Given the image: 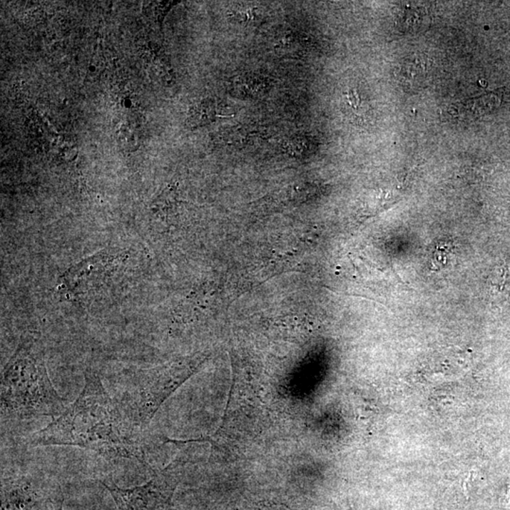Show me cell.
<instances>
[{
	"label": "cell",
	"mask_w": 510,
	"mask_h": 510,
	"mask_svg": "<svg viewBox=\"0 0 510 510\" xmlns=\"http://www.w3.org/2000/svg\"><path fill=\"white\" fill-rule=\"evenodd\" d=\"M142 428L121 402L111 397L97 372H86L83 392L48 427L34 433L35 446H76L106 459H136L148 466L142 447Z\"/></svg>",
	"instance_id": "cell-1"
},
{
	"label": "cell",
	"mask_w": 510,
	"mask_h": 510,
	"mask_svg": "<svg viewBox=\"0 0 510 510\" xmlns=\"http://www.w3.org/2000/svg\"><path fill=\"white\" fill-rule=\"evenodd\" d=\"M165 471L155 474L145 485L121 489L104 484L111 492L118 510H164L168 497Z\"/></svg>",
	"instance_id": "cell-3"
},
{
	"label": "cell",
	"mask_w": 510,
	"mask_h": 510,
	"mask_svg": "<svg viewBox=\"0 0 510 510\" xmlns=\"http://www.w3.org/2000/svg\"><path fill=\"white\" fill-rule=\"evenodd\" d=\"M65 409L49 378L42 344L34 336L23 337L3 372L2 419L57 418Z\"/></svg>",
	"instance_id": "cell-2"
},
{
	"label": "cell",
	"mask_w": 510,
	"mask_h": 510,
	"mask_svg": "<svg viewBox=\"0 0 510 510\" xmlns=\"http://www.w3.org/2000/svg\"><path fill=\"white\" fill-rule=\"evenodd\" d=\"M488 294L492 301L506 302L510 300V267L503 264L495 267L488 280Z\"/></svg>",
	"instance_id": "cell-4"
}]
</instances>
